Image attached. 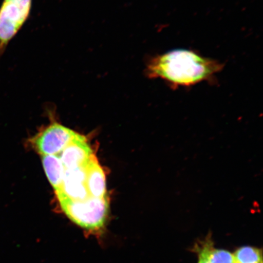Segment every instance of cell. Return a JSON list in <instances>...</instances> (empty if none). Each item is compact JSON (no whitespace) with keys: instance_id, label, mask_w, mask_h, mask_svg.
Segmentation results:
<instances>
[{"instance_id":"11","label":"cell","mask_w":263,"mask_h":263,"mask_svg":"<svg viewBox=\"0 0 263 263\" xmlns=\"http://www.w3.org/2000/svg\"><path fill=\"white\" fill-rule=\"evenodd\" d=\"M198 263H209L208 261H207L205 256L202 254H200L199 253V261Z\"/></svg>"},{"instance_id":"4","label":"cell","mask_w":263,"mask_h":263,"mask_svg":"<svg viewBox=\"0 0 263 263\" xmlns=\"http://www.w3.org/2000/svg\"><path fill=\"white\" fill-rule=\"evenodd\" d=\"M74 131L62 125L54 123L39 134L32 143L43 156H57L75 136Z\"/></svg>"},{"instance_id":"1","label":"cell","mask_w":263,"mask_h":263,"mask_svg":"<svg viewBox=\"0 0 263 263\" xmlns=\"http://www.w3.org/2000/svg\"><path fill=\"white\" fill-rule=\"evenodd\" d=\"M223 66L195 51L177 49L151 58L146 64V73L148 78L161 79L173 88L189 87L213 81Z\"/></svg>"},{"instance_id":"9","label":"cell","mask_w":263,"mask_h":263,"mask_svg":"<svg viewBox=\"0 0 263 263\" xmlns=\"http://www.w3.org/2000/svg\"><path fill=\"white\" fill-rule=\"evenodd\" d=\"M200 254L205 256L209 263H236L234 256L226 250L213 249L210 243H207Z\"/></svg>"},{"instance_id":"3","label":"cell","mask_w":263,"mask_h":263,"mask_svg":"<svg viewBox=\"0 0 263 263\" xmlns=\"http://www.w3.org/2000/svg\"><path fill=\"white\" fill-rule=\"evenodd\" d=\"M32 0H4L0 7V57L28 21Z\"/></svg>"},{"instance_id":"2","label":"cell","mask_w":263,"mask_h":263,"mask_svg":"<svg viewBox=\"0 0 263 263\" xmlns=\"http://www.w3.org/2000/svg\"><path fill=\"white\" fill-rule=\"evenodd\" d=\"M65 215L88 235L100 238L106 226L109 210L107 196L90 197L83 200H71L57 196Z\"/></svg>"},{"instance_id":"6","label":"cell","mask_w":263,"mask_h":263,"mask_svg":"<svg viewBox=\"0 0 263 263\" xmlns=\"http://www.w3.org/2000/svg\"><path fill=\"white\" fill-rule=\"evenodd\" d=\"M85 166L66 170L61 189L55 192L57 196L71 200H83L90 197L85 183Z\"/></svg>"},{"instance_id":"8","label":"cell","mask_w":263,"mask_h":263,"mask_svg":"<svg viewBox=\"0 0 263 263\" xmlns=\"http://www.w3.org/2000/svg\"><path fill=\"white\" fill-rule=\"evenodd\" d=\"M42 163L49 182L55 192L60 190L65 173V167L57 156H43Z\"/></svg>"},{"instance_id":"7","label":"cell","mask_w":263,"mask_h":263,"mask_svg":"<svg viewBox=\"0 0 263 263\" xmlns=\"http://www.w3.org/2000/svg\"><path fill=\"white\" fill-rule=\"evenodd\" d=\"M85 183L90 197L103 198L107 196L106 177L103 169L94 156L85 166Z\"/></svg>"},{"instance_id":"5","label":"cell","mask_w":263,"mask_h":263,"mask_svg":"<svg viewBox=\"0 0 263 263\" xmlns=\"http://www.w3.org/2000/svg\"><path fill=\"white\" fill-rule=\"evenodd\" d=\"M93 156V150L86 138L77 133L62 151L59 158L65 169L70 170L86 165Z\"/></svg>"},{"instance_id":"10","label":"cell","mask_w":263,"mask_h":263,"mask_svg":"<svg viewBox=\"0 0 263 263\" xmlns=\"http://www.w3.org/2000/svg\"><path fill=\"white\" fill-rule=\"evenodd\" d=\"M233 256L236 263H262L261 250L252 247H242L238 249Z\"/></svg>"}]
</instances>
